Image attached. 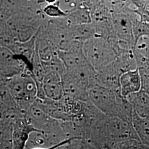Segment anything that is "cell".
I'll return each mask as SVG.
<instances>
[{
	"instance_id": "obj_20",
	"label": "cell",
	"mask_w": 149,
	"mask_h": 149,
	"mask_svg": "<svg viewBox=\"0 0 149 149\" xmlns=\"http://www.w3.org/2000/svg\"><path fill=\"white\" fill-rule=\"evenodd\" d=\"M74 40L84 43L96 35V31L92 23L80 24L70 27Z\"/></svg>"
},
{
	"instance_id": "obj_22",
	"label": "cell",
	"mask_w": 149,
	"mask_h": 149,
	"mask_svg": "<svg viewBox=\"0 0 149 149\" xmlns=\"http://www.w3.org/2000/svg\"><path fill=\"white\" fill-rule=\"evenodd\" d=\"M131 18L135 45L140 38L144 36L149 37V23L141 21L138 16L133 12H131Z\"/></svg>"
},
{
	"instance_id": "obj_6",
	"label": "cell",
	"mask_w": 149,
	"mask_h": 149,
	"mask_svg": "<svg viewBox=\"0 0 149 149\" xmlns=\"http://www.w3.org/2000/svg\"><path fill=\"white\" fill-rule=\"evenodd\" d=\"M48 35L57 51H63L69 47L74 40L70 26L64 18L52 19L48 18L45 21Z\"/></svg>"
},
{
	"instance_id": "obj_2",
	"label": "cell",
	"mask_w": 149,
	"mask_h": 149,
	"mask_svg": "<svg viewBox=\"0 0 149 149\" xmlns=\"http://www.w3.org/2000/svg\"><path fill=\"white\" fill-rule=\"evenodd\" d=\"M0 85L6 86L18 109L26 116L37 98V85L31 70L11 79H0Z\"/></svg>"
},
{
	"instance_id": "obj_29",
	"label": "cell",
	"mask_w": 149,
	"mask_h": 149,
	"mask_svg": "<svg viewBox=\"0 0 149 149\" xmlns=\"http://www.w3.org/2000/svg\"><path fill=\"white\" fill-rule=\"evenodd\" d=\"M134 2L138 5L143 7L145 10L149 12V1H134Z\"/></svg>"
},
{
	"instance_id": "obj_1",
	"label": "cell",
	"mask_w": 149,
	"mask_h": 149,
	"mask_svg": "<svg viewBox=\"0 0 149 149\" xmlns=\"http://www.w3.org/2000/svg\"><path fill=\"white\" fill-rule=\"evenodd\" d=\"M89 101L108 117H117L132 123L133 108L120 90L96 86L88 92Z\"/></svg>"
},
{
	"instance_id": "obj_10",
	"label": "cell",
	"mask_w": 149,
	"mask_h": 149,
	"mask_svg": "<svg viewBox=\"0 0 149 149\" xmlns=\"http://www.w3.org/2000/svg\"><path fill=\"white\" fill-rule=\"evenodd\" d=\"M47 19L43 22L36 34V50L42 61H48L57 54V50L54 45L47 31L45 26Z\"/></svg>"
},
{
	"instance_id": "obj_14",
	"label": "cell",
	"mask_w": 149,
	"mask_h": 149,
	"mask_svg": "<svg viewBox=\"0 0 149 149\" xmlns=\"http://www.w3.org/2000/svg\"><path fill=\"white\" fill-rule=\"evenodd\" d=\"M121 95L127 98L141 90V80L138 69L123 73L120 78Z\"/></svg>"
},
{
	"instance_id": "obj_3",
	"label": "cell",
	"mask_w": 149,
	"mask_h": 149,
	"mask_svg": "<svg viewBox=\"0 0 149 149\" xmlns=\"http://www.w3.org/2000/svg\"><path fill=\"white\" fill-rule=\"evenodd\" d=\"M112 25L120 50L134 49L135 39L130 1H111Z\"/></svg>"
},
{
	"instance_id": "obj_25",
	"label": "cell",
	"mask_w": 149,
	"mask_h": 149,
	"mask_svg": "<svg viewBox=\"0 0 149 149\" xmlns=\"http://www.w3.org/2000/svg\"><path fill=\"white\" fill-rule=\"evenodd\" d=\"M31 71L36 83H42L43 79L46 74L43 67L42 61L40 59L37 52L35 55L34 58L32 61L31 67Z\"/></svg>"
},
{
	"instance_id": "obj_17",
	"label": "cell",
	"mask_w": 149,
	"mask_h": 149,
	"mask_svg": "<svg viewBox=\"0 0 149 149\" xmlns=\"http://www.w3.org/2000/svg\"><path fill=\"white\" fill-rule=\"evenodd\" d=\"M10 50L16 55L23 59L29 65L31 70L32 61L37 53L36 36L29 40L25 42H17Z\"/></svg>"
},
{
	"instance_id": "obj_28",
	"label": "cell",
	"mask_w": 149,
	"mask_h": 149,
	"mask_svg": "<svg viewBox=\"0 0 149 149\" xmlns=\"http://www.w3.org/2000/svg\"><path fill=\"white\" fill-rule=\"evenodd\" d=\"M141 80V90L149 95V63L138 68Z\"/></svg>"
},
{
	"instance_id": "obj_5",
	"label": "cell",
	"mask_w": 149,
	"mask_h": 149,
	"mask_svg": "<svg viewBox=\"0 0 149 149\" xmlns=\"http://www.w3.org/2000/svg\"><path fill=\"white\" fill-rule=\"evenodd\" d=\"M48 17L43 12L39 13H19L6 22L17 42H25L34 37L39 28Z\"/></svg>"
},
{
	"instance_id": "obj_21",
	"label": "cell",
	"mask_w": 149,
	"mask_h": 149,
	"mask_svg": "<svg viewBox=\"0 0 149 149\" xmlns=\"http://www.w3.org/2000/svg\"><path fill=\"white\" fill-rule=\"evenodd\" d=\"M40 4L43 13L48 18L55 19L64 18L67 16L61 9L58 1H40Z\"/></svg>"
},
{
	"instance_id": "obj_11",
	"label": "cell",
	"mask_w": 149,
	"mask_h": 149,
	"mask_svg": "<svg viewBox=\"0 0 149 149\" xmlns=\"http://www.w3.org/2000/svg\"><path fill=\"white\" fill-rule=\"evenodd\" d=\"M97 72L98 85L113 90H120V78L124 72L116 60Z\"/></svg>"
},
{
	"instance_id": "obj_26",
	"label": "cell",
	"mask_w": 149,
	"mask_h": 149,
	"mask_svg": "<svg viewBox=\"0 0 149 149\" xmlns=\"http://www.w3.org/2000/svg\"><path fill=\"white\" fill-rule=\"evenodd\" d=\"M111 149H149V147L139 140L132 138L118 143Z\"/></svg>"
},
{
	"instance_id": "obj_9",
	"label": "cell",
	"mask_w": 149,
	"mask_h": 149,
	"mask_svg": "<svg viewBox=\"0 0 149 149\" xmlns=\"http://www.w3.org/2000/svg\"><path fill=\"white\" fill-rule=\"evenodd\" d=\"M36 132L41 133L27 122L26 117L18 119L13 124L12 149H25L31 135Z\"/></svg>"
},
{
	"instance_id": "obj_13",
	"label": "cell",
	"mask_w": 149,
	"mask_h": 149,
	"mask_svg": "<svg viewBox=\"0 0 149 149\" xmlns=\"http://www.w3.org/2000/svg\"><path fill=\"white\" fill-rule=\"evenodd\" d=\"M42 85L47 98L59 101L63 97V77L60 74L54 72L47 74L43 79Z\"/></svg>"
},
{
	"instance_id": "obj_18",
	"label": "cell",
	"mask_w": 149,
	"mask_h": 149,
	"mask_svg": "<svg viewBox=\"0 0 149 149\" xmlns=\"http://www.w3.org/2000/svg\"><path fill=\"white\" fill-rule=\"evenodd\" d=\"M64 18L70 26L92 23L90 10L86 5L85 1H82L80 6L70 12Z\"/></svg>"
},
{
	"instance_id": "obj_15",
	"label": "cell",
	"mask_w": 149,
	"mask_h": 149,
	"mask_svg": "<svg viewBox=\"0 0 149 149\" xmlns=\"http://www.w3.org/2000/svg\"><path fill=\"white\" fill-rule=\"evenodd\" d=\"M49 116L61 122L71 120V118L65 111L62 102L46 98L44 100L37 98L34 102Z\"/></svg>"
},
{
	"instance_id": "obj_12",
	"label": "cell",
	"mask_w": 149,
	"mask_h": 149,
	"mask_svg": "<svg viewBox=\"0 0 149 149\" xmlns=\"http://www.w3.org/2000/svg\"><path fill=\"white\" fill-rule=\"evenodd\" d=\"M63 85L64 95L80 101H89V90L68 72L63 77Z\"/></svg>"
},
{
	"instance_id": "obj_8",
	"label": "cell",
	"mask_w": 149,
	"mask_h": 149,
	"mask_svg": "<svg viewBox=\"0 0 149 149\" xmlns=\"http://www.w3.org/2000/svg\"><path fill=\"white\" fill-rule=\"evenodd\" d=\"M57 54L63 62L67 71L89 64L86 57L84 43L77 40H74L67 49L57 51Z\"/></svg>"
},
{
	"instance_id": "obj_23",
	"label": "cell",
	"mask_w": 149,
	"mask_h": 149,
	"mask_svg": "<svg viewBox=\"0 0 149 149\" xmlns=\"http://www.w3.org/2000/svg\"><path fill=\"white\" fill-rule=\"evenodd\" d=\"M45 74L54 72L60 74L62 77L67 72V70L62 60L56 54L52 59L48 61H42Z\"/></svg>"
},
{
	"instance_id": "obj_27",
	"label": "cell",
	"mask_w": 149,
	"mask_h": 149,
	"mask_svg": "<svg viewBox=\"0 0 149 149\" xmlns=\"http://www.w3.org/2000/svg\"><path fill=\"white\" fill-rule=\"evenodd\" d=\"M134 54L149 60V37H142L136 43L133 49Z\"/></svg>"
},
{
	"instance_id": "obj_24",
	"label": "cell",
	"mask_w": 149,
	"mask_h": 149,
	"mask_svg": "<svg viewBox=\"0 0 149 149\" xmlns=\"http://www.w3.org/2000/svg\"><path fill=\"white\" fill-rule=\"evenodd\" d=\"M1 113L18 108L11 93L5 85H0Z\"/></svg>"
},
{
	"instance_id": "obj_19",
	"label": "cell",
	"mask_w": 149,
	"mask_h": 149,
	"mask_svg": "<svg viewBox=\"0 0 149 149\" xmlns=\"http://www.w3.org/2000/svg\"><path fill=\"white\" fill-rule=\"evenodd\" d=\"M140 117L149 119V95L143 91L127 97Z\"/></svg>"
},
{
	"instance_id": "obj_16",
	"label": "cell",
	"mask_w": 149,
	"mask_h": 149,
	"mask_svg": "<svg viewBox=\"0 0 149 149\" xmlns=\"http://www.w3.org/2000/svg\"><path fill=\"white\" fill-rule=\"evenodd\" d=\"M67 72L74 76L89 91L96 86H99L97 72L90 64L67 71Z\"/></svg>"
},
{
	"instance_id": "obj_4",
	"label": "cell",
	"mask_w": 149,
	"mask_h": 149,
	"mask_svg": "<svg viewBox=\"0 0 149 149\" xmlns=\"http://www.w3.org/2000/svg\"><path fill=\"white\" fill-rule=\"evenodd\" d=\"M84 49L87 61L97 71L112 64L120 53L117 44L96 35L84 43Z\"/></svg>"
},
{
	"instance_id": "obj_7",
	"label": "cell",
	"mask_w": 149,
	"mask_h": 149,
	"mask_svg": "<svg viewBox=\"0 0 149 149\" xmlns=\"http://www.w3.org/2000/svg\"><path fill=\"white\" fill-rule=\"evenodd\" d=\"M29 66L9 49L0 47V79H8L25 74Z\"/></svg>"
}]
</instances>
